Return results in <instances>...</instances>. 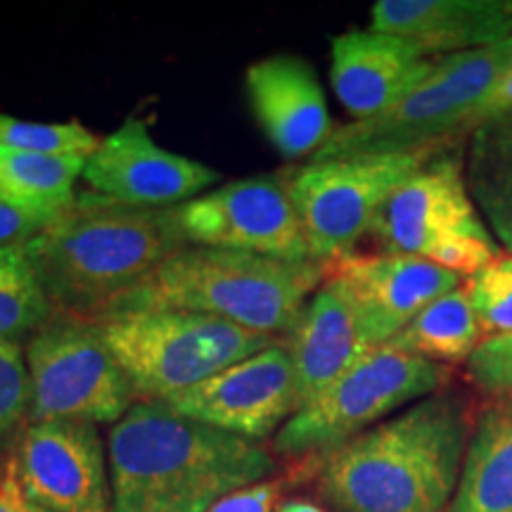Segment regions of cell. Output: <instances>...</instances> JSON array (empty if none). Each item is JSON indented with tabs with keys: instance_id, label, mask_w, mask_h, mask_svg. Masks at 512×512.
<instances>
[{
	"instance_id": "6da1fadb",
	"label": "cell",
	"mask_w": 512,
	"mask_h": 512,
	"mask_svg": "<svg viewBox=\"0 0 512 512\" xmlns=\"http://www.w3.org/2000/svg\"><path fill=\"white\" fill-rule=\"evenodd\" d=\"M475 422L465 392L411 403L318 460V496L332 512H451Z\"/></svg>"
},
{
	"instance_id": "7a4b0ae2",
	"label": "cell",
	"mask_w": 512,
	"mask_h": 512,
	"mask_svg": "<svg viewBox=\"0 0 512 512\" xmlns=\"http://www.w3.org/2000/svg\"><path fill=\"white\" fill-rule=\"evenodd\" d=\"M107 456L112 512H209L278 470L264 444L185 418L164 401H138L112 425Z\"/></svg>"
},
{
	"instance_id": "3957f363",
	"label": "cell",
	"mask_w": 512,
	"mask_h": 512,
	"mask_svg": "<svg viewBox=\"0 0 512 512\" xmlns=\"http://www.w3.org/2000/svg\"><path fill=\"white\" fill-rule=\"evenodd\" d=\"M185 247L171 209L128 207L93 190L76 192L22 245L53 313L86 320L105 316Z\"/></svg>"
},
{
	"instance_id": "277c9868",
	"label": "cell",
	"mask_w": 512,
	"mask_h": 512,
	"mask_svg": "<svg viewBox=\"0 0 512 512\" xmlns=\"http://www.w3.org/2000/svg\"><path fill=\"white\" fill-rule=\"evenodd\" d=\"M325 278L328 264L323 261H283L230 249L185 247L159 264L105 316L126 311L200 313L285 339Z\"/></svg>"
},
{
	"instance_id": "5b68a950",
	"label": "cell",
	"mask_w": 512,
	"mask_h": 512,
	"mask_svg": "<svg viewBox=\"0 0 512 512\" xmlns=\"http://www.w3.org/2000/svg\"><path fill=\"white\" fill-rule=\"evenodd\" d=\"M138 401H166L280 339L200 313L126 311L95 320Z\"/></svg>"
},
{
	"instance_id": "8992f818",
	"label": "cell",
	"mask_w": 512,
	"mask_h": 512,
	"mask_svg": "<svg viewBox=\"0 0 512 512\" xmlns=\"http://www.w3.org/2000/svg\"><path fill=\"white\" fill-rule=\"evenodd\" d=\"M512 64V38L494 46L444 55L432 74L377 117L332 131L311 162L399 155L425 147H451L491 86Z\"/></svg>"
},
{
	"instance_id": "52a82bcc",
	"label": "cell",
	"mask_w": 512,
	"mask_h": 512,
	"mask_svg": "<svg viewBox=\"0 0 512 512\" xmlns=\"http://www.w3.org/2000/svg\"><path fill=\"white\" fill-rule=\"evenodd\" d=\"M373 235L384 252L418 256L460 278H472L501 256V245L467 188L463 162L451 147L389 197Z\"/></svg>"
},
{
	"instance_id": "ba28073f",
	"label": "cell",
	"mask_w": 512,
	"mask_h": 512,
	"mask_svg": "<svg viewBox=\"0 0 512 512\" xmlns=\"http://www.w3.org/2000/svg\"><path fill=\"white\" fill-rule=\"evenodd\" d=\"M448 382V366L377 347L294 413L275 434L273 448L285 458L323 460L399 408L446 389Z\"/></svg>"
},
{
	"instance_id": "9c48e42d",
	"label": "cell",
	"mask_w": 512,
	"mask_h": 512,
	"mask_svg": "<svg viewBox=\"0 0 512 512\" xmlns=\"http://www.w3.org/2000/svg\"><path fill=\"white\" fill-rule=\"evenodd\" d=\"M29 422L117 425L138 403L95 320L53 313L24 342Z\"/></svg>"
},
{
	"instance_id": "30bf717a",
	"label": "cell",
	"mask_w": 512,
	"mask_h": 512,
	"mask_svg": "<svg viewBox=\"0 0 512 512\" xmlns=\"http://www.w3.org/2000/svg\"><path fill=\"white\" fill-rule=\"evenodd\" d=\"M441 150L446 147L309 162L287 174L313 259L330 264L354 252L358 242L373 233L389 197Z\"/></svg>"
},
{
	"instance_id": "8fae6325",
	"label": "cell",
	"mask_w": 512,
	"mask_h": 512,
	"mask_svg": "<svg viewBox=\"0 0 512 512\" xmlns=\"http://www.w3.org/2000/svg\"><path fill=\"white\" fill-rule=\"evenodd\" d=\"M171 216L188 247L230 249L283 261L313 259L283 174L219 185L174 207Z\"/></svg>"
},
{
	"instance_id": "7c38bea8",
	"label": "cell",
	"mask_w": 512,
	"mask_h": 512,
	"mask_svg": "<svg viewBox=\"0 0 512 512\" xmlns=\"http://www.w3.org/2000/svg\"><path fill=\"white\" fill-rule=\"evenodd\" d=\"M29 501L53 512H112L110 456L98 425L29 422L10 453Z\"/></svg>"
},
{
	"instance_id": "4fadbf2b",
	"label": "cell",
	"mask_w": 512,
	"mask_h": 512,
	"mask_svg": "<svg viewBox=\"0 0 512 512\" xmlns=\"http://www.w3.org/2000/svg\"><path fill=\"white\" fill-rule=\"evenodd\" d=\"M164 403L185 418L261 444L299 411L285 339Z\"/></svg>"
},
{
	"instance_id": "5bb4252c",
	"label": "cell",
	"mask_w": 512,
	"mask_h": 512,
	"mask_svg": "<svg viewBox=\"0 0 512 512\" xmlns=\"http://www.w3.org/2000/svg\"><path fill=\"white\" fill-rule=\"evenodd\" d=\"M83 181L114 202L138 209H174L214 190L221 174L197 159L164 150L143 119H126L100 138Z\"/></svg>"
},
{
	"instance_id": "9a60e30c",
	"label": "cell",
	"mask_w": 512,
	"mask_h": 512,
	"mask_svg": "<svg viewBox=\"0 0 512 512\" xmlns=\"http://www.w3.org/2000/svg\"><path fill=\"white\" fill-rule=\"evenodd\" d=\"M328 275L347 290L373 347H384L439 297L463 285L458 273L406 254H344Z\"/></svg>"
},
{
	"instance_id": "2e32d148",
	"label": "cell",
	"mask_w": 512,
	"mask_h": 512,
	"mask_svg": "<svg viewBox=\"0 0 512 512\" xmlns=\"http://www.w3.org/2000/svg\"><path fill=\"white\" fill-rule=\"evenodd\" d=\"M245 91L256 124L285 159L313 157L335 131L318 74L304 57L280 53L249 64Z\"/></svg>"
},
{
	"instance_id": "e0dca14e",
	"label": "cell",
	"mask_w": 512,
	"mask_h": 512,
	"mask_svg": "<svg viewBox=\"0 0 512 512\" xmlns=\"http://www.w3.org/2000/svg\"><path fill=\"white\" fill-rule=\"evenodd\" d=\"M437 60L408 38L347 31L332 38L330 81L354 121L377 117L432 74Z\"/></svg>"
},
{
	"instance_id": "ac0fdd59",
	"label": "cell",
	"mask_w": 512,
	"mask_h": 512,
	"mask_svg": "<svg viewBox=\"0 0 512 512\" xmlns=\"http://www.w3.org/2000/svg\"><path fill=\"white\" fill-rule=\"evenodd\" d=\"M285 347L297 377L299 411L375 349L347 290L332 275L313 292L294 330L285 337Z\"/></svg>"
},
{
	"instance_id": "d6986e66",
	"label": "cell",
	"mask_w": 512,
	"mask_h": 512,
	"mask_svg": "<svg viewBox=\"0 0 512 512\" xmlns=\"http://www.w3.org/2000/svg\"><path fill=\"white\" fill-rule=\"evenodd\" d=\"M370 31L408 38L430 55H456L512 38V15L496 0H377Z\"/></svg>"
},
{
	"instance_id": "ffe728a7",
	"label": "cell",
	"mask_w": 512,
	"mask_h": 512,
	"mask_svg": "<svg viewBox=\"0 0 512 512\" xmlns=\"http://www.w3.org/2000/svg\"><path fill=\"white\" fill-rule=\"evenodd\" d=\"M451 512H512V392L477 415Z\"/></svg>"
},
{
	"instance_id": "44dd1931",
	"label": "cell",
	"mask_w": 512,
	"mask_h": 512,
	"mask_svg": "<svg viewBox=\"0 0 512 512\" xmlns=\"http://www.w3.org/2000/svg\"><path fill=\"white\" fill-rule=\"evenodd\" d=\"M465 178L486 226L512 254V112L470 133Z\"/></svg>"
},
{
	"instance_id": "7402d4cb",
	"label": "cell",
	"mask_w": 512,
	"mask_h": 512,
	"mask_svg": "<svg viewBox=\"0 0 512 512\" xmlns=\"http://www.w3.org/2000/svg\"><path fill=\"white\" fill-rule=\"evenodd\" d=\"M482 342L484 335L472 309L470 292L467 285H460L418 313L384 347L451 368L467 363Z\"/></svg>"
},
{
	"instance_id": "603a6c76",
	"label": "cell",
	"mask_w": 512,
	"mask_h": 512,
	"mask_svg": "<svg viewBox=\"0 0 512 512\" xmlns=\"http://www.w3.org/2000/svg\"><path fill=\"white\" fill-rule=\"evenodd\" d=\"M83 157H50L0 147V200L57 216L76 197Z\"/></svg>"
},
{
	"instance_id": "cb8c5ba5",
	"label": "cell",
	"mask_w": 512,
	"mask_h": 512,
	"mask_svg": "<svg viewBox=\"0 0 512 512\" xmlns=\"http://www.w3.org/2000/svg\"><path fill=\"white\" fill-rule=\"evenodd\" d=\"M53 316L22 245L0 247V339L22 342Z\"/></svg>"
},
{
	"instance_id": "d4e9b609",
	"label": "cell",
	"mask_w": 512,
	"mask_h": 512,
	"mask_svg": "<svg viewBox=\"0 0 512 512\" xmlns=\"http://www.w3.org/2000/svg\"><path fill=\"white\" fill-rule=\"evenodd\" d=\"M100 138L79 121H29L0 112V147L50 157L88 159Z\"/></svg>"
},
{
	"instance_id": "484cf974",
	"label": "cell",
	"mask_w": 512,
	"mask_h": 512,
	"mask_svg": "<svg viewBox=\"0 0 512 512\" xmlns=\"http://www.w3.org/2000/svg\"><path fill=\"white\" fill-rule=\"evenodd\" d=\"M467 292L484 339L512 335V254H501L472 275Z\"/></svg>"
},
{
	"instance_id": "4316f807",
	"label": "cell",
	"mask_w": 512,
	"mask_h": 512,
	"mask_svg": "<svg viewBox=\"0 0 512 512\" xmlns=\"http://www.w3.org/2000/svg\"><path fill=\"white\" fill-rule=\"evenodd\" d=\"M29 425V373L24 342L0 339V453Z\"/></svg>"
},
{
	"instance_id": "83f0119b",
	"label": "cell",
	"mask_w": 512,
	"mask_h": 512,
	"mask_svg": "<svg viewBox=\"0 0 512 512\" xmlns=\"http://www.w3.org/2000/svg\"><path fill=\"white\" fill-rule=\"evenodd\" d=\"M465 373L479 392L498 396L512 392V335L484 339L467 358Z\"/></svg>"
},
{
	"instance_id": "f1b7e54d",
	"label": "cell",
	"mask_w": 512,
	"mask_h": 512,
	"mask_svg": "<svg viewBox=\"0 0 512 512\" xmlns=\"http://www.w3.org/2000/svg\"><path fill=\"white\" fill-rule=\"evenodd\" d=\"M55 216L0 200V247H17L36 238Z\"/></svg>"
},
{
	"instance_id": "f546056e",
	"label": "cell",
	"mask_w": 512,
	"mask_h": 512,
	"mask_svg": "<svg viewBox=\"0 0 512 512\" xmlns=\"http://www.w3.org/2000/svg\"><path fill=\"white\" fill-rule=\"evenodd\" d=\"M278 494L280 482L266 479V482L252 484L247 489L233 491V494L221 498L209 512H273Z\"/></svg>"
},
{
	"instance_id": "4dcf8cb0",
	"label": "cell",
	"mask_w": 512,
	"mask_h": 512,
	"mask_svg": "<svg viewBox=\"0 0 512 512\" xmlns=\"http://www.w3.org/2000/svg\"><path fill=\"white\" fill-rule=\"evenodd\" d=\"M508 112H512V64L501 74V79L491 86V91L484 95L482 102L475 107V112L470 114L465 124V136H470L477 126L496 117H503Z\"/></svg>"
},
{
	"instance_id": "1f68e13d",
	"label": "cell",
	"mask_w": 512,
	"mask_h": 512,
	"mask_svg": "<svg viewBox=\"0 0 512 512\" xmlns=\"http://www.w3.org/2000/svg\"><path fill=\"white\" fill-rule=\"evenodd\" d=\"M0 512H53L41 508V505H36L34 501H29L27 494L22 491V486H19L12 456L5 460L3 470H0Z\"/></svg>"
},
{
	"instance_id": "d6a6232c",
	"label": "cell",
	"mask_w": 512,
	"mask_h": 512,
	"mask_svg": "<svg viewBox=\"0 0 512 512\" xmlns=\"http://www.w3.org/2000/svg\"><path fill=\"white\" fill-rule=\"evenodd\" d=\"M273 512H328L323 505L306 501V498H287L280 505H275Z\"/></svg>"
},
{
	"instance_id": "836d02e7",
	"label": "cell",
	"mask_w": 512,
	"mask_h": 512,
	"mask_svg": "<svg viewBox=\"0 0 512 512\" xmlns=\"http://www.w3.org/2000/svg\"><path fill=\"white\" fill-rule=\"evenodd\" d=\"M505 10H508L510 15H512V3H505Z\"/></svg>"
}]
</instances>
